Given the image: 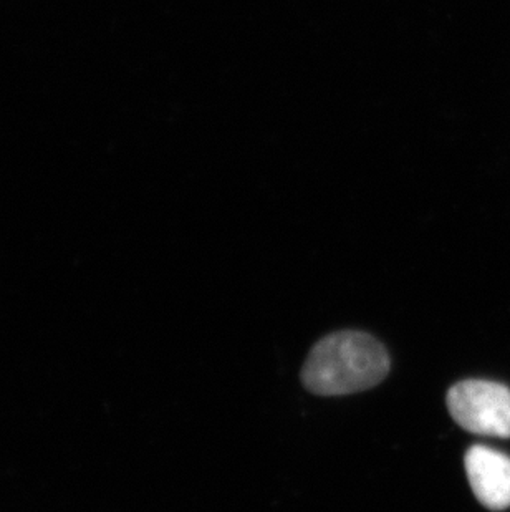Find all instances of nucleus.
I'll list each match as a JSON object with an SVG mask.
<instances>
[{
    "label": "nucleus",
    "instance_id": "nucleus-1",
    "mask_svg": "<svg viewBox=\"0 0 510 512\" xmlns=\"http://www.w3.org/2000/svg\"><path fill=\"white\" fill-rule=\"evenodd\" d=\"M390 355L375 337L363 332H337L312 348L302 368L308 392L320 397H343L365 392L385 380Z\"/></svg>",
    "mask_w": 510,
    "mask_h": 512
},
{
    "label": "nucleus",
    "instance_id": "nucleus-2",
    "mask_svg": "<svg viewBox=\"0 0 510 512\" xmlns=\"http://www.w3.org/2000/svg\"><path fill=\"white\" fill-rule=\"evenodd\" d=\"M449 413L474 435L510 436V390L501 383L464 380L448 392Z\"/></svg>",
    "mask_w": 510,
    "mask_h": 512
},
{
    "label": "nucleus",
    "instance_id": "nucleus-3",
    "mask_svg": "<svg viewBox=\"0 0 510 512\" xmlns=\"http://www.w3.org/2000/svg\"><path fill=\"white\" fill-rule=\"evenodd\" d=\"M466 473L472 493L484 508H510V458L487 446H472L466 455Z\"/></svg>",
    "mask_w": 510,
    "mask_h": 512
}]
</instances>
